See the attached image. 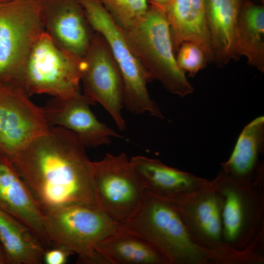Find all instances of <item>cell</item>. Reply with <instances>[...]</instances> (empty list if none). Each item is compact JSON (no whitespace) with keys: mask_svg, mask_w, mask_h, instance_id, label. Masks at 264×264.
<instances>
[{"mask_svg":"<svg viewBox=\"0 0 264 264\" xmlns=\"http://www.w3.org/2000/svg\"><path fill=\"white\" fill-rule=\"evenodd\" d=\"M44 31L36 0L0 4V83H19L34 45Z\"/></svg>","mask_w":264,"mask_h":264,"instance_id":"cell-8","label":"cell"},{"mask_svg":"<svg viewBox=\"0 0 264 264\" xmlns=\"http://www.w3.org/2000/svg\"><path fill=\"white\" fill-rule=\"evenodd\" d=\"M86 148L72 131L51 126L11 159L44 215L73 205H96Z\"/></svg>","mask_w":264,"mask_h":264,"instance_id":"cell-1","label":"cell"},{"mask_svg":"<svg viewBox=\"0 0 264 264\" xmlns=\"http://www.w3.org/2000/svg\"><path fill=\"white\" fill-rule=\"evenodd\" d=\"M45 32L61 49L82 59L95 31L79 0H36Z\"/></svg>","mask_w":264,"mask_h":264,"instance_id":"cell-13","label":"cell"},{"mask_svg":"<svg viewBox=\"0 0 264 264\" xmlns=\"http://www.w3.org/2000/svg\"><path fill=\"white\" fill-rule=\"evenodd\" d=\"M45 216L51 247H62L76 253L78 264H108L96 251L95 246L120 231L122 223L110 218L95 205L67 206Z\"/></svg>","mask_w":264,"mask_h":264,"instance_id":"cell-4","label":"cell"},{"mask_svg":"<svg viewBox=\"0 0 264 264\" xmlns=\"http://www.w3.org/2000/svg\"><path fill=\"white\" fill-rule=\"evenodd\" d=\"M164 12L169 24L175 53L183 42H192L202 49L208 62H214L205 0H172Z\"/></svg>","mask_w":264,"mask_h":264,"instance_id":"cell-17","label":"cell"},{"mask_svg":"<svg viewBox=\"0 0 264 264\" xmlns=\"http://www.w3.org/2000/svg\"><path fill=\"white\" fill-rule=\"evenodd\" d=\"M171 1L172 0H149L151 4V5L163 12Z\"/></svg>","mask_w":264,"mask_h":264,"instance_id":"cell-26","label":"cell"},{"mask_svg":"<svg viewBox=\"0 0 264 264\" xmlns=\"http://www.w3.org/2000/svg\"><path fill=\"white\" fill-rule=\"evenodd\" d=\"M0 264H9L6 253L0 241Z\"/></svg>","mask_w":264,"mask_h":264,"instance_id":"cell-27","label":"cell"},{"mask_svg":"<svg viewBox=\"0 0 264 264\" xmlns=\"http://www.w3.org/2000/svg\"><path fill=\"white\" fill-rule=\"evenodd\" d=\"M91 179L97 206L121 223L135 213L146 193L124 153L91 161Z\"/></svg>","mask_w":264,"mask_h":264,"instance_id":"cell-9","label":"cell"},{"mask_svg":"<svg viewBox=\"0 0 264 264\" xmlns=\"http://www.w3.org/2000/svg\"><path fill=\"white\" fill-rule=\"evenodd\" d=\"M122 224L126 230L151 243L169 264H213V252L193 241L170 201L146 192L138 209Z\"/></svg>","mask_w":264,"mask_h":264,"instance_id":"cell-2","label":"cell"},{"mask_svg":"<svg viewBox=\"0 0 264 264\" xmlns=\"http://www.w3.org/2000/svg\"><path fill=\"white\" fill-rule=\"evenodd\" d=\"M243 0H205L207 23L214 53V63L223 66L237 60L236 30Z\"/></svg>","mask_w":264,"mask_h":264,"instance_id":"cell-18","label":"cell"},{"mask_svg":"<svg viewBox=\"0 0 264 264\" xmlns=\"http://www.w3.org/2000/svg\"><path fill=\"white\" fill-rule=\"evenodd\" d=\"M237 56H244L247 63L264 72V7L244 1L237 25Z\"/></svg>","mask_w":264,"mask_h":264,"instance_id":"cell-22","label":"cell"},{"mask_svg":"<svg viewBox=\"0 0 264 264\" xmlns=\"http://www.w3.org/2000/svg\"><path fill=\"white\" fill-rule=\"evenodd\" d=\"M115 22L125 31L132 28L146 15L149 0H100Z\"/></svg>","mask_w":264,"mask_h":264,"instance_id":"cell-23","label":"cell"},{"mask_svg":"<svg viewBox=\"0 0 264 264\" xmlns=\"http://www.w3.org/2000/svg\"><path fill=\"white\" fill-rule=\"evenodd\" d=\"M0 209L27 226L46 250L51 247L45 216L11 159L0 151Z\"/></svg>","mask_w":264,"mask_h":264,"instance_id":"cell-15","label":"cell"},{"mask_svg":"<svg viewBox=\"0 0 264 264\" xmlns=\"http://www.w3.org/2000/svg\"><path fill=\"white\" fill-rule=\"evenodd\" d=\"M0 241L9 264H41L46 249L24 224L0 209Z\"/></svg>","mask_w":264,"mask_h":264,"instance_id":"cell-21","label":"cell"},{"mask_svg":"<svg viewBox=\"0 0 264 264\" xmlns=\"http://www.w3.org/2000/svg\"><path fill=\"white\" fill-rule=\"evenodd\" d=\"M212 180L224 198L223 243L233 249H244L264 227V185L238 182L221 170Z\"/></svg>","mask_w":264,"mask_h":264,"instance_id":"cell-7","label":"cell"},{"mask_svg":"<svg viewBox=\"0 0 264 264\" xmlns=\"http://www.w3.org/2000/svg\"><path fill=\"white\" fill-rule=\"evenodd\" d=\"M95 103L77 92L66 97H53L43 107L50 126H61L76 134L86 147L109 145L111 137H119L115 131L100 122L90 106Z\"/></svg>","mask_w":264,"mask_h":264,"instance_id":"cell-14","label":"cell"},{"mask_svg":"<svg viewBox=\"0 0 264 264\" xmlns=\"http://www.w3.org/2000/svg\"><path fill=\"white\" fill-rule=\"evenodd\" d=\"M172 202L193 241L213 252L217 264L227 246L222 242L224 198L213 181Z\"/></svg>","mask_w":264,"mask_h":264,"instance_id":"cell-12","label":"cell"},{"mask_svg":"<svg viewBox=\"0 0 264 264\" xmlns=\"http://www.w3.org/2000/svg\"><path fill=\"white\" fill-rule=\"evenodd\" d=\"M264 144V117H258L245 126L229 158L221 164L222 170L234 180L243 183L254 181L264 165L259 161Z\"/></svg>","mask_w":264,"mask_h":264,"instance_id":"cell-19","label":"cell"},{"mask_svg":"<svg viewBox=\"0 0 264 264\" xmlns=\"http://www.w3.org/2000/svg\"><path fill=\"white\" fill-rule=\"evenodd\" d=\"M81 72L84 94L100 104L118 129L124 131L126 122L122 114L124 88L121 75L107 42L97 32L81 59Z\"/></svg>","mask_w":264,"mask_h":264,"instance_id":"cell-11","label":"cell"},{"mask_svg":"<svg viewBox=\"0 0 264 264\" xmlns=\"http://www.w3.org/2000/svg\"><path fill=\"white\" fill-rule=\"evenodd\" d=\"M81 61L59 48L44 31L34 45L19 83L29 96H71L80 92Z\"/></svg>","mask_w":264,"mask_h":264,"instance_id":"cell-6","label":"cell"},{"mask_svg":"<svg viewBox=\"0 0 264 264\" xmlns=\"http://www.w3.org/2000/svg\"><path fill=\"white\" fill-rule=\"evenodd\" d=\"M43 107L17 82L0 83V151L10 159L50 128Z\"/></svg>","mask_w":264,"mask_h":264,"instance_id":"cell-10","label":"cell"},{"mask_svg":"<svg viewBox=\"0 0 264 264\" xmlns=\"http://www.w3.org/2000/svg\"><path fill=\"white\" fill-rule=\"evenodd\" d=\"M176 53L178 66L184 73L188 72L190 77L195 76L198 71L204 68L208 62L202 49L192 42H183Z\"/></svg>","mask_w":264,"mask_h":264,"instance_id":"cell-24","label":"cell"},{"mask_svg":"<svg viewBox=\"0 0 264 264\" xmlns=\"http://www.w3.org/2000/svg\"><path fill=\"white\" fill-rule=\"evenodd\" d=\"M95 250L108 264H169L151 243L123 225L120 231L98 242Z\"/></svg>","mask_w":264,"mask_h":264,"instance_id":"cell-20","label":"cell"},{"mask_svg":"<svg viewBox=\"0 0 264 264\" xmlns=\"http://www.w3.org/2000/svg\"><path fill=\"white\" fill-rule=\"evenodd\" d=\"M71 254V252L65 248L53 246L45 251L43 262L46 264H65Z\"/></svg>","mask_w":264,"mask_h":264,"instance_id":"cell-25","label":"cell"},{"mask_svg":"<svg viewBox=\"0 0 264 264\" xmlns=\"http://www.w3.org/2000/svg\"><path fill=\"white\" fill-rule=\"evenodd\" d=\"M131 165L149 194L176 201L206 185L209 180L142 155L131 158Z\"/></svg>","mask_w":264,"mask_h":264,"instance_id":"cell-16","label":"cell"},{"mask_svg":"<svg viewBox=\"0 0 264 264\" xmlns=\"http://www.w3.org/2000/svg\"><path fill=\"white\" fill-rule=\"evenodd\" d=\"M125 31L153 80L160 82L169 92L181 97L193 92L192 85L177 64L169 24L163 11L150 5L144 17Z\"/></svg>","mask_w":264,"mask_h":264,"instance_id":"cell-5","label":"cell"},{"mask_svg":"<svg viewBox=\"0 0 264 264\" xmlns=\"http://www.w3.org/2000/svg\"><path fill=\"white\" fill-rule=\"evenodd\" d=\"M12 0H0V4L5 3Z\"/></svg>","mask_w":264,"mask_h":264,"instance_id":"cell-28","label":"cell"},{"mask_svg":"<svg viewBox=\"0 0 264 264\" xmlns=\"http://www.w3.org/2000/svg\"><path fill=\"white\" fill-rule=\"evenodd\" d=\"M86 18L95 32L107 42L120 70L124 88V106L132 113L145 112L164 118L149 93L147 84L153 79L140 62L125 31L113 20L100 0H79Z\"/></svg>","mask_w":264,"mask_h":264,"instance_id":"cell-3","label":"cell"}]
</instances>
